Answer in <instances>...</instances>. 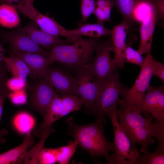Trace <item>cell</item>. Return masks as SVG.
<instances>
[{
    "instance_id": "obj_39",
    "label": "cell",
    "mask_w": 164,
    "mask_h": 164,
    "mask_svg": "<svg viewBox=\"0 0 164 164\" xmlns=\"http://www.w3.org/2000/svg\"><path fill=\"white\" fill-rule=\"evenodd\" d=\"M5 52V50L3 47V44L0 43V63L3 62Z\"/></svg>"
},
{
    "instance_id": "obj_28",
    "label": "cell",
    "mask_w": 164,
    "mask_h": 164,
    "mask_svg": "<svg viewBox=\"0 0 164 164\" xmlns=\"http://www.w3.org/2000/svg\"><path fill=\"white\" fill-rule=\"evenodd\" d=\"M78 145L75 140L67 145L56 148L57 162L60 164H68L74 154Z\"/></svg>"
},
{
    "instance_id": "obj_19",
    "label": "cell",
    "mask_w": 164,
    "mask_h": 164,
    "mask_svg": "<svg viewBox=\"0 0 164 164\" xmlns=\"http://www.w3.org/2000/svg\"><path fill=\"white\" fill-rule=\"evenodd\" d=\"M35 142L33 136L29 133H28L21 145L0 154V164L23 163L28 149Z\"/></svg>"
},
{
    "instance_id": "obj_1",
    "label": "cell",
    "mask_w": 164,
    "mask_h": 164,
    "mask_svg": "<svg viewBox=\"0 0 164 164\" xmlns=\"http://www.w3.org/2000/svg\"><path fill=\"white\" fill-rule=\"evenodd\" d=\"M118 103L121 106L117 111L120 124L136 153L140 154L136 147L137 143L141 146L140 151L144 153L155 142L153 138H156L158 142L164 141V122L156 120L153 124L150 119L143 117L138 109L125 106L118 101Z\"/></svg>"
},
{
    "instance_id": "obj_7",
    "label": "cell",
    "mask_w": 164,
    "mask_h": 164,
    "mask_svg": "<svg viewBox=\"0 0 164 164\" xmlns=\"http://www.w3.org/2000/svg\"><path fill=\"white\" fill-rule=\"evenodd\" d=\"M124 87L121 82L116 71L100 84L94 116L104 124L107 123L105 112L118 103L119 96Z\"/></svg>"
},
{
    "instance_id": "obj_40",
    "label": "cell",
    "mask_w": 164,
    "mask_h": 164,
    "mask_svg": "<svg viewBox=\"0 0 164 164\" xmlns=\"http://www.w3.org/2000/svg\"><path fill=\"white\" fill-rule=\"evenodd\" d=\"M19 0H0V5L3 4H7L12 5L13 2H16Z\"/></svg>"
},
{
    "instance_id": "obj_30",
    "label": "cell",
    "mask_w": 164,
    "mask_h": 164,
    "mask_svg": "<svg viewBox=\"0 0 164 164\" xmlns=\"http://www.w3.org/2000/svg\"><path fill=\"white\" fill-rule=\"evenodd\" d=\"M39 164H52L57 162L56 148H43L39 156Z\"/></svg>"
},
{
    "instance_id": "obj_36",
    "label": "cell",
    "mask_w": 164,
    "mask_h": 164,
    "mask_svg": "<svg viewBox=\"0 0 164 164\" xmlns=\"http://www.w3.org/2000/svg\"><path fill=\"white\" fill-rule=\"evenodd\" d=\"M8 69L4 62H3L0 63V92L5 91H9L6 86V81L8 79Z\"/></svg>"
},
{
    "instance_id": "obj_26",
    "label": "cell",
    "mask_w": 164,
    "mask_h": 164,
    "mask_svg": "<svg viewBox=\"0 0 164 164\" xmlns=\"http://www.w3.org/2000/svg\"><path fill=\"white\" fill-rule=\"evenodd\" d=\"M13 123L15 128L19 132L22 133H28L34 127L35 120L29 114L22 112L16 115Z\"/></svg>"
},
{
    "instance_id": "obj_24",
    "label": "cell",
    "mask_w": 164,
    "mask_h": 164,
    "mask_svg": "<svg viewBox=\"0 0 164 164\" xmlns=\"http://www.w3.org/2000/svg\"><path fill=\"white\" fill-rule=\"evenodd\" d=\"M54 131L52 127L46 130L41 138L40 140L29 151H27L25 156L23 163L26 164H39V156L43 148V145L46 139L50 134Z\"/></svg>"
},
{
    "instance_id": "obj_34",
    "label": "cell",
    "mask_w": 164,
    "mask_h": 164,
    "mask_svg": "<svg viewBox=\"0 0 164 164\" xmlns=\"http://www.w3.org/2000/svg\"><path fill=\"white\" fill-rule=\"evenodd\" d=\"M26 84L27 82L19 78L13 76L8 79L6 83L7 88L10 92L25 89Z\"/></svg>"
},
{
    "instance_id": "obj_2",
    "label": "cell",
    "mask_w": 164,
    "mask_h": 164,
    "mask_svg": "<svg viewBox=\"0 0 164 164\" xmlns=\"http://www.w3.org/2000/svg\"><path fill=\"white\" fill-rule=\"evenodd\" d=\"M68 125L67 135L72 136L79 145L93 157H105L107 160L110 153L114 151V144L109 142L104 135V124L100 119L92 123L79 125L76 124L72 117L66 120Z\"/></svg>"
},
{
    "instance_id": "obj_27",
    "label": "cell",
    "mask_w": 164,
    "mask_h": 164,
    "mask_svg": "<svg viewBox=\"0 0 164 164\" xmlns=\"http://www.w3.org/2000/svg\"><path fill=\"white\" fill-rule=\"evenodd\" d=\"M164 143H158L153 152H144L140 158L138 164H164Z\"/></svg>"
},
{
    "instance_id": "obj_21",
    "label": "cell",
    "mask_w": 164,
    "mask_h": 164,
    "mask_svg": "<svg viewBox=\"0 0 164 164\" xmlns=\"http://www.w3.org/2000/svg\"><path fill=\"white\" fill-rule=\"evenodd\" d=\"M123 20L129 24L132 31L136 21L135 11L138 5L145 2L142 0H113Z\"/></svg>"
},
{
    "instance_id": "obj_25",
    "label": "cell",
    "mask_w": 164,
    "mask_h": 164,
    "mask_svg": "<svg viewBox=\"0 0 164 164\" xmlns=\"http://www.w3.org/2000/svg\"><path fill=\"white\" fill-rule=\"evenodd\" d=\"M83 104V100L79 97L74 95H62V117L71 112L80 110Z\"/></svg>"
},
{
    "instance_id": "obj_6",
    "label": "cell",
    "mask_w": 164,
    "mask_h": 164,
    "mask_svg": "<svg viewBox=\"0 0 164 164\" xmlns=\"http://www.w3.org/2000/svg\"><path fill=\"white\" fill-rule=\"evenodd\" d=\"M34 0H19L11 5L19 12L33 20L41 30L55 36H63L71 40L73 39L70 30L58 23L53 18L40 12L33 5Z\"/></svg>"
},
{
    "instance_id": "obj_29",
    "label": "cell",
    "mask_w": 164,
    "mask_h": 164,
    "mask_svg": "<svg viewBox=\"0 0 164 164\" xmlns=\"http://www.w3.org/2000/svg\"><path fill=\"white\" fill-rule=\"evenodd\" d=\"M124 56L125 62L136 64L141 67L144 63V58L137 51L127 44L125 50Z\"/></svg>"
},
{
    "instance_id": "obj_10",
    "label": "cell",
    "mask_w": 164,
    "mask_h": 164,
    "mask_svg": "<svg viewBox=\"0 0 164 164\" xmlns=\"http://www.w3.org/2000/svg\"><path fill=\"white\" fill-rule=\"evenodd\" d=\"M38 79V80L30 91L29 105L32 109L43 117L57 93L44 77Z\"/></svg>"
},
{
    "instance_id": "obj_32",
    "label": "cell",
    "mask_w": 164,
    "mask_h": 164,
    "mask_svg": "<svg viewBox=\"0 0 164 164\" xmlns=\"http://www.w3.org/2000/svg\"><path fill=\"white\" fill-rule=\"evenodd\" d=\"M7 97L11 102L16 105H23L27 102V96L25 89L10 92Z\"/></svg>"
},
{
    "instance_id": "obj_18",
    "label": "cell",
    "mask_w": 164,
    "mask_h": 164,
    "mask_svg": "<svg viewBox=\"0 0 164 164\" xmlns=\"http://www.w3.org/2000/svg\"><path fill=\"white\" fill-rule=\"evenodd\" d=\"M62 96L57 94L54 97L43 117V122L34 131V136L41 138L54 122L62 117Z\"/></svg>"
},
{
    "instance_id": "obj_12",
    "label": "cell",
    "mask_w": 164,
    "mask_h": 164,
    "mask_svg": "<svg viewBox=\"0 0 164 164\" xmlns=\"http://www.w3.org/2000/svg\"><path fill=\"white\" fill-rule=\"evenodd\" d=\"M141 111L151 114L152 118H155L156 120L164 122L163 87L149 85L142 101Z\"/></svg>"
},
{
    "instance_id": "obj_33",
    "label": "cell",
    "mask_w": 164,
    "mask_h": 164,
    "mask_svg": "<svg viewBox=\"0 0 164 164\" xmlns=\"http://www.w3.org/2000/svg\"><path fill=\"white\" fill-rule=\"evenodd\" d=\"M112 8L111 7L104 8L96 7L94 14L97 18V23L104 24V22L110 21Z\"/></svg>"
},
{
    "instance_id": "obj_37",
    "label": "cell",
    "mask_w": 164,
    "mask_h": 164,
    "mask_svg": "<svg viewBox=\"0 0 164 164\" xmlns=\"http://www.w3.org/2000/svg\"><path fill=\"white\" fill-rule=\"evenodd\" d=\"M153 5L156 9L160 19H162L164 14V0H143Z\"/></svg>"
},
{
    "instance_id": "obj_17",
    "label": "cell",
    "mask_w": 164,
    "mask_h": 164,
    "mask_svg": "<svg viewBox=\"0 0 164 164\" xmlns=\"http://www.w3.org/2000/svg\"><path fill=\"white\" fill-rule=\"evenodd\" d=\"M23 29L26 35L34 42L46 49H49L57 45L68 44L70 42L39 29L38 25L34 22H29Z\"/></svg>"
},
{
    "instance_id": "obj_15",
    "label": "cell",
    "mask_w": 164,
    "mask_h": 164,
    "mask_svg": "<svg viewBox=\"0 0 164 164\" xmlns=\"http://www.w3.org/2000/svg\"><path fill=\"white\" fill-rule=\"evenodd\" d=\"M44 77L56 91L62 95L76 94V82L74 77L62 70L49 67Z\"/></svg>"
},
{
    "instance_id": "obj_8",
    "label": "cell",
    "mask_w": 164,
    "mask_h": 164,
    "mask_svg": "<svg viewBox=\"0 0 164 164\" xmlns=\"http://www.w3.org/2000/svg\"><path fill=\"white\" fill-rule=\"evenodd\" d=\"M74 77L76 82V96L82 99L83 105L87 111L94 115L100 84L93 75L90 65L77 70Z\"/></svg>"
},
{
    "instance_id": "obj_4",
    "label": "cell",
    "mask_w": 164,
    "mask_h": 164,
    "mask_svg": "<svg viewBox=\"0 0 164 164\" xmlns=\"http://www.w3.org/2000/svg\"><path fill=\"white\" fill-rule=\"evenodd\" d=\"M118 104L104 114L111 121L114 135V153L110 155L106 164H138L141 155L134 150L129 139L120 124L117 113Z\"/></svg>"
},
{
    "instance_id": "obj_35",
    "label": "cell",
    "mask_w": 164,
    "mask_h": 164,
    "mask_svg": "<svg viewBox=\"0 0 164 164\" xmlns=\"http://www.w3.org/2000/svg\"><path fill=\"white\" fill-rule=\"evenodd\" d=\"M9 92V91H5L0 92V143H4L5 142V136L8 133L7 131L5 129H1L0 128V122L3 112L4 103Z\"/></svg>"
},
{
    "instance_id": "obj_22",
    "label": "cell",
    "mask_w": 164,
    "mask_h": 164,
    "mask_svg": "<svg viewBox=\"0 0 164 164\" xmlns=\"http://www.w3.org/2000/svg\"><path fill=\"white\" fill-rule=\"evenodd\" d=\"M3 62L13 77L19 78L27 82L30 70L26 64L21 59L10 54L8 57L5 56Z\"/></svg>"
},
{
    "instance_id": "obj_13",
    "label": "cell",
    "mask_w": 164,
    "mask_h": 164,
    "mask_svg": "<svg viewBox=\"0 0 164 164\" xmlns=\"http://www.w3.org/2000/svg\"><path fill=\"white\" fill-rule=\"evenodd\" d=\"M10 54L19 57L25 63L29 70V75L34 79L44 77L50 65L54 62L50 56L39 53L10 50Z\"/></svg>"
},
{
    "instance_id": "obj_9",
    "label": "cell",
    "mask_w": 164,
    "mask_h": 164,
    "mask_svg": "<svg viewBox=\"0 0 164 164\" xmlns=\"http://www.w3.org/2000/svg\"><path fill=\"white\" fill-rule=\"evenodd\" d=\"M96 55L93 63L90 65L91 72L99 84L111 76L118 68L111 56L113 52L111 38L97 44Z\"/></svg>"
},
{
    "instance_id": "obj_14",
    "label": "cell",
    "mask_w": 164,
    "mask_h": 164,
    "mask_svg": "<svg viewBox=\"0 0 164 164\" xmlns=\"http://www.w3.org/2000/svg\"><path fill=\"white\" fill-rule=\"evenodd\" d=\"M159 19L155 8L151 6L142 20L139 29L140 43L137 51L141 55L151 53L153 34Z\"/></svg>"
},
{
    "instance_id": "obj_5",
    "label": "cell",
    "mask_w": 164,
    "mask_h": 164,
    "mask_svg": "<svg viewBox=\"0 0 164 164\" xmlns=\"http://www.w3.org/2000/svg\"><path fill=\"white\" fill-rule=\"evenodd\" d=\"M156 61L151 53L147 54L134 84L129 89L124 87L121 94L122 100L119 99V101L125 106L135 108L142 112V103L153 76Z\"/></svg>"
},
{
    "instance_id": "obj_31",
    "label": "cell",
    "mask_w": 164,
    "mask_h": 164,
    "mask_svg": "<svg viewBox=\"0 0 164 164\" xmlns=\"http://www.w3.org/2000/svg\"><path fill=\"white\" fill-rule=\"evenodd\" d=\"M96 8L95 0H81L80 10L82 22H86L89 16L94 13Z\"/></svg>"
},
{
    "instance_id": "obj_3",
    "label": "cell",
    "mask_w": 164,
    "mask_h": 164,
    "mask_svg": "<svg viewBox=\"0 0 164 164\" xmlns=\"http://www.w3.org/2000/svg\"><path fill=\"white\" fill-rule=\"evenodd\" d=\"M98 38L80 37L70 45L60 44L51 48L49 56L54 60L76 71L91 65Z\"/></svg>"
},
{
    "instance_id": "obj_38",
    "label": "cell",
    "mask_w": 164,
    "mask_h": 164,
    "mask_svg": "<svg viewBox=\"0 0 164 164\" xmlns=\"http://www.w3.org/2000/svg\"><path fill=\"white\" fill-rule=\"evenodd\" d=\"M153 75L159 77L162 83L164 82V65L161 63L156 60L155 66Z\"/></svg>"
},
{
    "instance_id": "obj_11",
    "label": "cell",
    "mask_w": 164,
    "mask_h": 164,
    "mask_svg": "<svg viewBox=\"0 0 164 164\" xmlns=\"http://www.w3.org/2000/svg\"><path fill=\"white\" fill-rule=\"evenodd\" d=\"M0 39L9 45L10 50H16L39 53L49 56L46 51L28 36L23 28L17 27L11 31L0 29Z\"/></svg>"
},
{
    "instance_id": "obj_16",
    "label": "cell",
    "mask_w": 164,
    "mask_h": 164,
    "mask_svg": "<svg viewBox=\"0 0 164 164\" xmlns=\"http://www.w3.org/2000/svg\"><path fill=\"white\" fill-rule=\"evenodd\" d=\"M131 31L129 24L124 20L114 26L112 29L111 38L114 52L113 61L118 68L124 67V51L127 44L126 40L128 33Z\"/></svg>"
},
{
    "instance_id": "obj_20",
    "label": "cell",
    "mask_w": 164,
    "mask_h": 164,
    "mask_svg": "<svg viewBox=\"0 0 164 164\" xmlns=\"http://www.w3.org/2000/svg\"><path fill=\"white\" fill-rule=\"evenodd\" d=\"M70 30L72 34L77 38L87 36L99 38L103 36H111L112 32V29H108L104 24L97 22L95 24L85 23L76 29Z\"/></svg>"
},
{
    "instance_id": "obj_23",
    "label": "cell",
    "mask_w": 164,
    "mask_h": 164,
    "mask_svg": "<svg viewBox=\"0 0 164 164\" xmlns=\"http://www.w3.org/2000/svg\"><path fill=\"white\" fill-rule=\"evenodd\" d=\"M21 21L17 10L12 5H0V24L2 26L12 28L18 26Z\"/></svg>"
}]
</instances>
